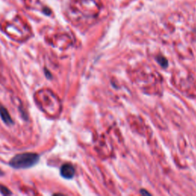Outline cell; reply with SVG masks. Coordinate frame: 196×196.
I'll list each match as a JSON object with an SVG mask.
<instances>
[{
    "instance_id": "obj_3",
    "label": "cell",
    "mask_w": 196,
    "mask_h": 196,
    "mask_svg": "<svg viewBox=\"0 0 196 196\" xmlns=\"http://www.w3.org/2000/svg\"><path fill=\"white\" fill-rule=\"evenodd\" d=\"M0 117H1L2 119L3 120V122L6 124H7V125H11V124L13 123L12 119L11 118L8 110H6V108H5L2 105H0Z\"/></svg>"
},
{
    "instance_id": "obj_4",
    "label": "cell",
    "mask_w": 196,
    "mask_h": 196,
    "mask_svg": "<svg viewBox=\"0 0 196 196\" xmlns=\"http://www.w3.org/2000/svg\"><path fill=\"white\" fill-rule=\"evenodd\" d=\"M157 61L159 62V64L161 66H162L163 67H166L168 66V61H167V60H166L164 57L162 56L157 57Z\"/></svg>"
},
{
    "instance_id": "obj_6",
    "label": "cell",
    "mask_w": 196,
    "mask_h": 196,
    "mask_svg": "<svg viewBox=\"0 0 196 196\" xmlns=\"http://www.w3.org/2000/svg\"><path fill=\"white\" fill-rule=\"evenodd\" d=\"M24 4L26 6H32V0H22Z\"/></svg>"
},
{
    "instance_id": "obj_1",
    "label": "cell",
    "mask_w": 196,
    "mask_h": 196,
    "mask_svg": "<svg viewBox=\"0 0 196 196\" xmlns=\"http://www.w3.org/2000/svg\"><path fill=\"white\" fill-rule=\"evenodd\" d=\"M39 156L34 152H25L18 154L12 158L9 166L14 169H28L32 167L39 162Z\"/></svg>"
},
{
    "instance_id": "obj_5",
    "label": "cell",
    "mask_w": 196,
    "mask_h": 196,
    "mask_svg": "<svg viewBox=\"0 0 196 196\" xmlns=\"http://www.w3.org/2000/svg\"><path fill=\"white\" fill-rule=\"evenodd\" d=\"M0 192H1V193H2V195H5L12 194V192L8 190L6 187H5V186L3 185H0Z\"/></svg>"
},
{
    "instance_id": "obj_7",
    "label": "cell",
    "mask_w": 196,
    "mask_h": 196,
    "mask_svg": "<svg viewBox=\"0 0 196 196\" xmlns=\"http://www.w3.org/2000/svg\"><path fill=\"white\" fill-rule=\"evenodd\" d=\"M141 194H143V195H150V193H149V192H146V191L144 190L143 191V190H141Z\"/></svg>"
},
{
    "instance_id": "obj_8",
    "label": "cell",
    "mask_w": 196,
    "mask_h": 196,
    "mask_svg": "<svg viewBox=\"0 0 196 196\" xmlns=\"http://www.w3.org/2000/svg\"><path fill=\"white\" fill-rule=\"evenodd\" d=\"M4 175V173H3V172H2V170L0 169V176H3Z\"/></svg>"
},
{
    "instance_id": "obj_2",
    "label": "cell",
    "mask_w": 196,
    "mask_h": 196,
    "mask_svg": "<svg viewBox=\"0 0 196 196\" xmlns=\"http://www.w3.org/2000/svg\"><path fill=\"white\" fill-rule=\"evenodd\" d=\"M60 172H61V176H62L63 178H67V179H71L74 176L75 169L71 164L65 163L61 166Z\"/></svg>"
}]
</instances>
